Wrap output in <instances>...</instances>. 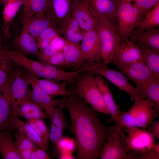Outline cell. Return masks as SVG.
<instances>
[{
	"label": "cell",
	"mask_w": 159,
	"mask_h": 159,
	"mask_svg": "<svg viewBox=\"0 0 159 159\" xmlns=\"http://www.w3.org/2000/svg\"><path fill=\"white\" fill-rule=\"evenodd\" d=\"M60 104L70 116L71 125L68 130L75 143V158L97 159L100 149L113 131V126L103 123L95 110L74 93L60 99Z\"/></svg>",
	"instance_id": "cell-1"
},
{
	"label": "cell",
	"mask_w": 159,
	"mask_h": 159,
	"mask_svg": "<svg viewBox=\"0 0 159 159\" xmlns=\"http://www.w3.org/2000/svg\"><path fill=\"white\" fill-rule=\"evenodd\" d=\"M96 74L85 71L79 72L68 85L69 90L88 104L96 111L106 114L108 112L95 80Z\"/></svg>",
	"instance_id": "cell-2"
},
{
	"label": "cell",
	"mask_w": 159,
	"mask_h": 159,
	"mask_svg": "<svg viewBox=\"0 0 159 159\" xmlns=\"http://www.w3.org/2000/svg\"><path fill=\"white\" fill-rule=\"evenodd\" d=\"M107 65L103 62L87 63L77 70L79 72L89 71L104 77L119 89L126 92L132 101L138 97L146 98L142 91L132 85L123 74L110 68Z\"/></svg>",
	"instance_id": "cell-3"
},
{
	"label": "cell",
	"mask_w": 159,
	"mask_h": 159,
	"mask_svg": "<svg viewBox=\"0 0 159 159\" xmlns=\"http://www.w3.org/2000/svg\"><path fill=\"white\" fill-rule=\"evenodd\" d=\"M128 137L120 130L122 145L132 159H140L142 155L151 149L154 143L155 137L148 131L137 127L123 129Z\"/></svg>",
	"instance_id": "cell-4"
},
{
	"label": "cell",
	"mask_w": 159,
	"mask_h": 159,
	"mask_svg": "<svg viewBox=\"0 0 159 159\" xmlns=\"http://www.w3.org/2000/svg\"><path fill=\"white\" fill-rule=\"evenodd\" d=\"M98 19L102 62L107 65L122 41L114 24L106 18Z\"/></svg>",
	"instance_id": "cell-5"
},
{
	"label": "cell",
	"mask_w": 159,
	"mask_h": 159,
	"mask_svg": "<svg viewBox=\"0 0 159 159\" xmlns=\"http://www.w3.org/2000/svg\"><path fill=\"white\" fill-rule=\"evenodd\" d=\"M143 18L137 7L131 2L118 4L117 25L115 26L122 42L130 36L138 22Z\"/></svg>",
	"instance_id": "cell-6"
},
{
	"label": "cell",
	"mask_w": 159,
	"mask_h": 159,
	"mask_svg": "<svg viewBox=\"0 0 159 159\" xmlns=\"http://www.w3.org/2000/svg\"><path fill=\"white\" fill-rule=\"evenodd\" d=\"M15 64L10 83V94L13 109L27 100L32 91L30 87L31 85L29 72L26 69Z\"/></svg>",
	"instance_id": "cell-7"
},
{
	"label": "cell",
	"mask_w": 159,
	"mask_h": 159,
	"mask_svg": "<svg viewBox=\"0 0 159 159\" xmlns=\"http://www.w3.org/2000/svg\"><path fill=\"white\" fill-rule=\"evenodd\" d=\"M64 109L62 105L60 104L55 107L52 113L48 115L50 122L49 130V140L52 145V158H59L58 143L63 136L65 130H68L69 127L70 125L64 116Z\"/></svg>",
	"instance_id": "cell-8"
},
{
	"label": "cell",
	"mask_w": 159,
	"mask_h": 159,
	"mask_svg": "<svg viewBox=\"0 0 159 159\" xmlns=\"http://www.w3.org/2000/svg\"><path fill=\"white\" fill-rule=\"evenodd\" d=\"M134 101V104L128 110L135 118L136 127L145 130L158 117L159 106L147 98L138 97Z\"/></svg>",
	"instance_id": "cell-9"
},
{
	"label": "cell",
	"mask_w": 159,
	"mask_h": 159,
	"mask_svg": "<svg viewBox=\"0 0 159 159\" xmlns=\"http://www.w3.org/2000/svg\"><path fill=\"white\" fill-rule=\"evenodd\" d=\"M116 67L130 79L142 92L144 89L155 78L143 61Z\"/></svg>",
	"instance_id": "cell-10"
},
{
	"label": "cell",
	"mask_w": 159,
	"mask_h": 159,
	"mask_svg": "<svg viewBox=\"0 0 159 159\" xmlns=\"http://www.w3.org/2000/svg\"><path fill=\"white\" fill-rule=\"evenodd\" d=\"M113 127V131L100 149L98 157L101 159H132L122 145L121 129Z\"/></svg>",
	"instance_id": "cell-11"
},
{
	"label": "cell",
	"mask_w": 159,
	"mask_h": 159,
	"mask_svg": "<svg viewBox=\"0 0 159 159\" xmlns=\"http://www.w3.org/2000/svg\"><path fill=\"white\" fill-rule=\"evenodd\" d=\"M71 16L84 32L98 29V17L86 0H75Z\"/></svg>",
	"instance_id": "cell-12"
},
{
	"label": "cell",
	"mask_w": 159,
	"mask_h": 159,
	"mask_svg": "<svg viewBox=\"0 0 159 159\" xmlns=\"http://www.w3.org/2000/svg\"><path fill=\"white\" fill-rule=\"evenodd\" d=\"M82 41L80 46L86 61L102 62L99 28L84 32Z\"/></svg>",
	"instance_id": "cell-13"
},
{
	"label": "cell",
	"mask_w": 159,
	"mask_h": 159,
	"mask_svg": "<svg viewBox=\"0 0 159 159\" xmlns=\"http://www.w3.org/2000/svg\"><path fill=\"white\" fill-rule=\"evenodd\" d=\"M29 75L32 90L28 99L39 106L48 115L51 114L59 104L60 99L53 100V97L37 82L35 76L30 72Z\"/></svg>",
	"instance_id": "cell-14"
},
{
	"label": "cell",
	"mask_w": 159,
	"mask_h": 159,
	"mask_svg": "<svg viewBox=\"0 0 159 159\" xmlns=\"http://www.w3.org/2000/svg\"><path fill=\"white\" fill-rule=\"evenodd\" d=\"M140 61L143 60L139 48L134 42L127 38L122 42L110 63L116 66Z\"/></svg>",
	"instance_id": "cell-15"
},
{
	"label": "cell",
	"mask_w": 159,
	"mask_h": 159,
	"mask_svg": "<svg viewBox=\"0 0 159 159\" xmlns=\"http://www.w3.org/2000/svg\"><path fill=\"white\" fill-rule=\"evenodd\" d=\"M11 79L0 86V131L9 129L14 113L10 94Z\"/></svg>",
	"instance_id": "cell-16"
},
{
	"label": "cell",
	"mask_w": 159,
	"mask_h": 159,
	"mask_svg": "<svg viewBox=\"0 0 159 159\" xmlns=\"http://www.w3.org/2000/svg\"><path fill=\"white\" fill-rule=\"evenodd\" d=\"M95 80L103 100L110 115L108 122H113L118 125L120 120L122 112L116 104L108 85L102 76L96 74Z\"/></svg>",
	"instance_id": "cell-17"
},
{
	"label": "cell",
	"mask_w": 159,
	"mask_h": 159,
	"mask_svg": "<svg viewBox=\"0 0 159 159\" xmlns=\"http://www.w3.org/2000/svg\"><path fill=\"white\" fill-rule=\"evenodd\" d=\"M13 39L12 43L15 49L12 50L25 56L31 55L39 57L40 50L36 41L25 26H22L20 34H17Z\"/></svg>",
	"instance_id": "cell-18"
},
{
	"label": "cell",
	"mask_w": 159,
	"mask_h": 159,
	"mask_svg": "<svg viewBox=\"0 0 159 159\" xmlns=\"http://www.w3.org/2000/svg\"><path fill=\"white\" fill-rule=\"evenodd\" d=\"M75 0H49L48 10L59 29L71 16Z\"/></svg>",
	"instance_id": "cell-19"
},
{
	"label": "cell",
	"mask_w": 159,
	"mask_h": 159,
	"mask_svg": "<svg viewBox=\"0 0 159 159\" xmlns=\"http://www.w3.org/2000/svg\"><path fill=\"white\" fill-rule=\"evenodd\" d=\"M53 25L56 26L51 14L47 10L45 12L35 14L32 16L26 24H22V26L26 28L29 33L36 41L44 30Z\"/></svg>",
	"instance_id": "cell-20"
},
{
	"label": "cell",
	"mask_w": 159,
	"mask_h": 159,
	"mask_svg": "<svg viewBox=\"0 0 159 159\" xmlns=\"http://www.w3.org/2000/svg\"><path fill=\"white\" fill-rule=\"evenodd\" d=\"M62 50L64 59L65 66L78 69L85 64L86 61L79 43L66 40Z\"/></svg>",
	"instance_id": "cell-21"
},
{
	"label": "cell",
	"mask_w": 159,
	"mask_h": 159,
	"mask_svg": "<svg viewBox=\"0 0 159 159\" xmlns=\"http://www.w3.org/2000/svg\"><path fill=\"white\" fill-rule=\"evenodd\" d=\"M98 18H105L114 24L116 20L118 0H86Z\"/></svg>",
	"instance_id": "cell-22"
},
{
	"label": "cell",
	"mask_w": 159,
	"mask_h": 159,
	"mask_svg": "<svg viewBox=\"0 0 159 159\" xmlns=\"http://www.w3.org/2000/svg\"><path fill=\"white\" fill-rule=\"evenodd\" d=\"M15 113L27 120L44 119L48 115L38 105L27 99L13 108Z\"/></svg>",
	"instance_id": "cell-23"
},
{
	"label": "cell",
	"mask_w": 159,
	"mask_h": 159,
	"mask_svg": "<svg viewBox=\"0 0 159 159\" xmlns=\"http://www.w3.org/2000/svg\"><path fill=\"white\" fill-rule=\"evenodd\" d=\"M11 130L0 131V152L4 159H22Z\"/></svg>",
	"instance_id": "cell-24"
},
{
	"label": "cell",
	"mask_w": 159,
	"mask_h": 159,
	"mask_svg": "<svg viewBox=\"0 0 159 159\" xmlns=\"http://www.w3.org/2000/svg\"><path fill=\"white\" fill-rule=\"evenodd\" d=\"M9 129L18 130L25 136L46 151L40 138L36 131L26 121L21 120L19 116L15 113L10 122Z\"/></svg>",
	"instance_id": "cell-25"
},
{
	"label": "cell",
	"mask_w": 159,
	"mask_h": 159,
	"mask_svg": "<svg viewBox=\"0 0 159 159\" xmlns=\"http://www.w3.org/2000/svg\"><path fill=\"white\" fill-rule=\"evenodd\" d=\"M22 12L20 20L25 24L35 14L45 12L49 8V0H22Z\"/></svg>",
	"instance_id": "cell-26"
},
{
	"label": "cell",
	"mask_w": 159,
	"mask_h": 159,
	"mask_svg": "<svg viewBox=\"0 0 159 159\" xmlns=\"http://www.w3.org/2000/svg\"><path fill=\"white\" fill-rule=\"evenodd\" d=\"M137 45L141 51L144 61L155 78L159 79V53L143 43L139 42Z\"/></svg>",
	"instance_id": "cell-27"
},
{
	"label": "cell",
	"mask_w": 159,
	"mask_h": 159,
	"mask_svg": "<svg viewBox=\"0 0 159 159\" xmlns=\"http://www.w3.org/2000/svg\"><path fill=\"white\" fill-rule=\"evenodd\" d=\"M35 77L37 82L53 97L57 96L67 97L72 94V92L67 88L68 84L66 81L57 82L51 80L39 79L35 76Z\"/></svg>",
	"instance_id": "cell-28"
},
{
	"label": "cell",
	"mask_w": 159,
	"mask_h": 159,
	"mask_svg": "<svg viewBox=\"0 0 159 159\" xmlns=\"http://www.w3.org/2000/svg\"><path fill=\"white\" fill-rule=\"evenodd\" d=\"M132 41L138 40L150 46L159 53V28L154 27L141 32H133L130 35Z\"/></svg>",
	"instance_id": "cell-29"
},
{
	"label": "cell",
	"mask_w": 159,
	"mask_h": 159,
	"mask_svg": "<svg viewBox=\"0 0 159 159\" xmlns=\"http://www.w3.org/2000/svg\"><path fill=\"white\" fill-rule=\"evenodd\" d=\"M59 30L60 34L66 40L71 42L79 43L83 38L84 32L81 29L77 21L71 16Z\"/></svg>",
	"instance_id": "cell-30"
},
{
	"label": "cell",
	"mask_w": 159,
	"mask_h": 159,
	"mask_svg": "<svg viewBox=\"0 0 159 159\" xmlns=\"http://www.w3.org/2000/svg\"><path fill=\"white\" fill-rule=\"evenodd\" d=\"M3 12L4 32L6 34L9 33L10 25L21 6L22 0H4Z\"/></svg>",
	"instance_id": "cell-31"
},
{
	"label": "cell",
	"mask_w": 159,
	"mask_h": 159,
	"mask_svg": "<svg viewBox=\"0 0 159 159\" xmlns=\"http://www.w3.org/2000/svg\"><path fill=\"white\" fill-rule=\"evenodd\" d=\"M159 26V4L147 12L144 17L138 22L136 32L144 31Z\"/></svg>",
	"instance_id": "cell-32"
},
{
	"label": "cell",
	"mask_w": 159,
	"mask_h": 159,
	"mask_svg": "<svg viewBox=\"0 0 159 159\" xmlns=\"http://www.w3.org/2000/svg\"><path fill=\"white\" fill-rule=\"evenodd\" d=\"M2 40L0 39V86L11 78L15 66L14 62L4 53L2 48Z\"/></svg>",
	"instance_id": "cell-33"
},
{
	"label": "cell",
	"mask_w": 159,
	"mask_h": 159,
	"mask_svg": "<svg viewBox=\"0 0 159 159\" xmlns=\"http://www.w3.org/2000/svg\"><path fill=\"white\" fill-rule=\"evenodd\" d=\"M146 98L159 106V79L155 78L143 90Z\"/></svg>",
	"instance_id": "cell-34"
},
{
	"label": "cell",
	"mask_w": 159,
	"mask_h": 159,
	"mask_svg": "<svg viewBox=\"0 0 159 159\" xmlns=\"http://www.w3.org/2000/svg\"><path fill=\"white\" fill-rule=\"evenodd\" d=\"M14 136L16 139L15 144L18 150L27 149L32 150L39 146L18 130H16Z\"/></svg>",
	"instance_id": "cell-35"
},
{
	"label": "cell",
	"mask_w": 159,
	"mask_h": 159,
	"mask_svg": "<svg viewBox=\"0 0 159 159\" xmlns=\"http://www.w3.org/2000/svg\"><path fill=\"white\" fill-rule=\"evenodd\" d=\"M143 18L147 12L159 4V0H133Z\"/></svg>",
	"instance_id": "cell-36"
},
{
	"label": "cell",
	"mask_w": 159,
	"mask_h": 159,
	"mask_svg": "<svg viewBox=\"0 0 159 159\" xmlns=\"http://www.w3.org/2000/svg\"><path fill=\"white\" fill-rule=\"evenodd\" d=\"M40 132L41 138L47 152L50 153L49 149V130L44 120V119H39L34 120Z\"/></svg>",
	"instance_id": "cell-37"
},
{
	"label": "cell",
	"mask_w": 159,
	"mask_h": 159,
	"mask_svg": "<svg viewBox=\"0 0 159 159\" xmlns=\"http://www.w3.org/2000/svg\"><path fill=\"white\" fill-rule=\"evenodd\" d=\"M115 126L117 128L122 129L136 127L135 118L130 113L128 110L123 111L122 112L119 124L118 125H115Z\"/></svg>",
	"instance_id": "cell-38"
},
{
	"label": "cell",
	"mask_w": 159,
	"mask_h": 159,
	"mask_svg": "<svg viewBox=\"0 0 159 159\" xmlns=\"http://www.w3.org/2000/svg\"><path fill=\"white\" fill-rule=\"evenodd\" d=\"M75 147V143L73 138L63 136L59 141L58 145L59 155L60 154L63 153H72Z\"/></svg>",
	"instance_id": "cell-39"
},
{
	"label": "cell",
	"mask_w": 159,
	"mask_h": 159,
	"mask_svg": "<svg viewBox=\"0 0 159 159\" xmlns=\"http://www.w3.org/2000/svg\"><path fill=\"white\" fill-rule=\"evenodd\" d=\"M60 30L55 25L51 26L44 30L39 35L36 41L47 40L51 42L53 39L59 36Z\"/></svg>",
	"instance_id": "cell-40"
},
{
	"label": "cell",
	"mask_w": 159,
	"mask_h": 159,
	"mask_svg": "<svg viewBox=\"0 0 159 159\" xmlns=\"http://www.w3.org/2000/svg\"><path fill=\"white\" fill-rule=\"evenodd\" d=\"M57 51L54 47L50 45L40 51L38 58L42 62L47 63L50 57Z\"/></svg>",
	"instance_id": "cell-41"
},
{
	"label": "cell",
	"mask_w": 159,
	"mask_h": 159,
	"mask_svg": "<svg viewBox=\"0 0 159 159\" xmlns=\"http://www.w3.org/2000/svg\"><path fill=\"white\" fill-rule=\"evenodd\" d=\"M47 64L55 66H65V62L62 50H58L50 58Z\"/></svg>",
	"instance_id": "cell-42"
},
{
	"label": "cell",
	"mask_w": 159,
	"mask_h": 159,
	"mask_svg": "<svg viewBox=\"0 0 159 159\" xmlns=\"http://www.w3.org/2000/svg\"><path fill=\"white\" fill-rule=\"evenodd\" d=\"M50 153L38 146L31 151L30 159H51Z\"/></svg>",
	"instance_id": "cell-43"
},
{
	"label": "cell",
	"mask_w": 159,
	"mask_h": 159,
	"mask_svg": "<svg viewBox=\"0 0 159 159\" xmlns=\"http://www.w3.org/2000/svg\"><path fill=\"white\" fill-rule=\"evenodd\" d=\"M159 151L155 149L153 146L141 156L140 159H159Z\"/></svg>",
	"instance_id": "cell-44"
},
{
	"label": "cell",
	"mask_w": 159,
	"mask_h": 159,
	"mask_svg": "<svg viewBox=\"0 0 159 159\" xmlns=\"http://www.w3.org/2000/svg\"><path fill=\"white\" fill-rule=\"evenodd\" d=\"M65 40L58 36L51 41L50 45L55 48L57 51L62 50L65 44Z\"/></svg>",
	"instance_id": "cell-45"
},
{
	"label": "cell",
	"mask_w": 159,
	"mask_h": 159,
	"mask_svg": "<svg viewBox=\"0 0 159 159\" xmlns=\"http://www.w3.org/2000/svg\"><path fill=\"white\" fill-rule=\"evenodd\" d=\"M148 131L151 133L155 138L159 139V120L153 122L148 126Z\"/></svg>",
	"instance_id": "cell-46"
},
{
	"label": "cell",
	"mask_w": 159,
	"mask_h": 159,
	"mask_svg": "<svg viewBox=\"0 0 159 159\" xmlns=\"http://www.w3.org/2000/svg\"><path fill=\"white\" fill-rule=\"evenodd\" d=\"M22 159H30L32 150L27 149L18 150Z\"/></svg>",
	"instance_id": "cell-47"
},
{
	"label": "cell",
	"mask_w": 159,
	"mask_h": 159,
	"mask_svg": "<svg viewBox=\"0 0 159 159\" xmlns=\"http://www.w3.org/2000/svg\"><path fill=\"white\" fill-rule=\"evenodd\" d=\"M72 153H63L60 154L59 159H74Z\"/></svg>",
	"instance_id": "cell-48"
},
{
	"label": "cell",
	"mask_w": 159,
	"mask_h": 159,
	"mask_svg": "<svg viewBox=\"0 0 159 159\" xmlns=\"http://www.w3.org/2000/svg\"><path fill=\"white\" fill-rule=\"evenodd\" d=\"M133 0H118V4L123 2H131Z\"/></svg>",
	"instance_id": "cell-49"
},
{
	"label": "cell",
	"mask_w": 159,
	"mask_h": 159,
	"mask_svg": "<svg viewBox=\"0 0 159 159\" xmlns=\"http://www.w3.org/2000/svg\"><path fill=\"white\" fill-rule=\"evenodd\" d=\"M4 0H0V5L3 4Z\"/></svg>",
	"instance_id": "cell-50"
},
{
	"label": "cell",
	"mask_w": 159,
	"mask_h": 159,
	"mask_svg": "<svg viewBox=\"0 0 159 159\" xmlns=\"http://www.w3.org/2000/svg\"><path fill=\"white\" fill-rule=\"evenodd\" d=\"M5 37H4V38H5ZM3 40H4V39H3Z\"/></svg>",
	"instance_id": "cell-51"
},
{
	"label": "cell",
	"mask_w": 159,
	"mask_h": 159,
	"mask_svg": "<svg viewBox=\"0 0 159 159\" xmlns=\"http://www.w3.org/2000/svg\"><path fill=\"white\" fill-rule=\"evenodd\" d=\"M0 37H1V34H0Z\"/></svg>",
	"instance_id": "cell-52"
}]
</instances>
